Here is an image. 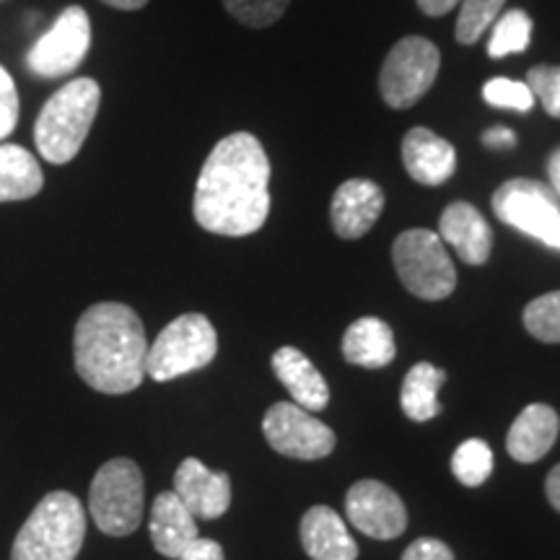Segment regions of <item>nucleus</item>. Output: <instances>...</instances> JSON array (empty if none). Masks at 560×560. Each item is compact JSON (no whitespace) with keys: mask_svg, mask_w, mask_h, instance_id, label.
Masks as SVG:
<instances>
[{"mask_svg":"<svg viewBox=\"0 0 560 560\" xmlns=\"http://www.w3.org/2000/svg\"><path fill=\"white\" fill-rule=\"evenodd\" d=\"M75 371L102 395H128L145 380L143 322L128 304L102 301L79 317L73 335Z\"/></svg>","mask_w":560,"mask_h":560,"instance_id":"f03ea898","label":"nucleus"},{"mask_svg":"<svg viewBox=\"0 0 560 560\" xmlns=\"http://www.w3.org/2000/svg\"><path fill=\"white\" fill-rule=\"evenodd\" d=\"M200 229L219 236H249L270 215V159L252 132H231L202 164L192 200Z\"/></svg>","mask_w":560,"mask_h":560,"instance_id":"f257e3e1","label":"nucleus"},{"mask_svg":"<svg viewBox=\"0 0 560 560\" xmlns=\"http://www.w3.org/2000/svg\"><path fill=\"white\" fill-rule=\"evenodd\" d=\"M416 3L425 16H446V13L457 9L459 0H416Z\"/></svg>","mask_w":560,"mask_h":560,"instance_id":"f704fd0d","label":"nucleus"},{"mask_svg":"<svg viewBox=\"0 0 560 560\" xmlns=\"http://www.w3.org/2000/svg\"><path fill=\"white\" fill-rule=\"evenodd\" d=\"M270 363L278 382L289 389L293 402L310 412H322L327 408V402H330V387H327L325 376L319 374L317 366L299 348L285 346L276 350Z\"/></svg>","mask_w":560,"mask_h":560,"instance_id":"a211bd4d","label":"nucleus"},{"mask_svg":"<svg viewBox=\"0 0 560 560\" xmlns=\"http://www.w3.org/2000/svg\"><path fill=\"white\" fill-rule=\"evenodd\" d=\"M535 96V102L542 104V109L550 117L560 120V66H535L529 68L527 81H524Z\"/></svg>","mask_w":560,"mask_h":560,"instance_id":"c756f323","label":"nucleus"},{"mask_svg":"<svg viewBox=\"0 0 560 560\" xmlns=\"http://www.w3.org/2000/svg\"><path fill=\"white\" fill-rule=\"evenodd\" d=\"M262 433L272 450L291 459H322L335 450L330 425L296 402L272 405L262 418Z\"/></svg>","mask_w":560,"mask_h":560,"instance_id":"9b49d317","label":"nucleus"},{"mask_svg":"<svg viewBox=\"0 0 560 560\" xmlns=\"http://www.w3.org/2000/svg\"><path fill=\"white\" fill-rule=\"evenodd\" d=\"M289 5L291 0H223V9L229 11V16H234L249 30L272 26L278 19H283Z\"/></svg>","mask_w":560,"mask_h":560,"instance_id":"cd10ccee","label":"nucleus"},{"mask_svg":"<svg viewBox=\"0 0 560 560\" xmlns=\"http://www.w3.org/2000/svg\"><path fill=\"white\" fill-rule=\"evenodd\" d=\"M45 187L39 161L21 145H0V202L30 200Z\"/></svg>","mask_w":560,"mask_h":560,"instance_id":"4be33fe9","label":"nucleus"},{"mask_svg":"<svg viewBox=\"0 0 560 560\" xmlns=\"http://www.w3.org/2000/svg\"><path fill=\"white\" fill-rule=\"evenodd\" d=\"M143 472L136 462L117 457L104 462L89 490L91 520L109 537H128L143 522Z\"/></svg>","mask_w":560,"mask_h":560,"instance_id":"39448f33","label":"nucleus"},{"mask_svg":"<svg viewBox=\"0 0 560 560\" xmlns=\"http://www.w3.org/2000/svg\"><path fill=\"white\" fill-rule=\"evenodd\" d=\"M86 540L83 503L68 490L42 499L11 548V560H75Z\"/></svg>","mask_w":560,"mask_h":560,"instance_id":"20e7f679","label":"nucleus"},{"mask_svg":"<svg viewBox=\"0 0 560 560\" xmlns=\"http://www.w3.org/2000/svg\"><path fill=\"white\" fill-rule=\"evenodd\" d=\"M482 143L488 145V149H503V145H514L516 143V136L514 130L509 128H490L486 136H482Z\"/></svg>","mask_w":560,"mask_h":560,"instance_id":"72a5a7b5","label":"nucleus"},{"mask_svg":"<svg viewBox=\"0 0 560 560\" xmlns=\"http://www.w3.org/2000/svg\"><path fill=\"white\" fill-rule=\"evenodd\" d=\"M151 542L164 558L177 560L190 545L198 540V522L190 509L179 501L174 490L159 493L151 506Z\"/></svg>","mask_w":560,"mask_h":560,"instance_id":"f3484780","label":"nucleus"},{"mask_svg":"<svg viewBox=\"0 0 560 560\" xmlns=\"http://www.w3.org/2000/svg\"><path fill=\"white\" fill-rule=\"evenodd\" d=\"M397 278L412 296L423 301L450 299L457 285V270L439 234L429 229L402 231L392 247Z\"/></svg>","mask_w":560,"mask_h":560,"instance_id":"0eeeda50","label":"nucleus"},{"mask_svg":"<svg viewBox=\"0 0 560 560\" xmlns=\"http://www.w3.org/2000/svg\"><path fill=\"white\" fill-rule=\"evenodd\" d=\"M301 545L312 560H355L359 545L353 542L346 522L330 506H312L301 520Z\"/></svg>","mask_w":560,"mask_h":560,"instance_id":"aec40b11","label":"nucleus"},{"mask_svg":"<svg viewBox=\"0 0 560 560\" xmlns=\"http://www.w3.org/2000/svg\"><path fill=\"white\" fill-rule=\"evenodd\" d=\"M482 100L495 109H514V112H529L535 107V96H532L529 86L524 81L514 79H490L482 86Z\"/></svg>","mask_w":560,"mask_h":560,"instance_id":"c85d7f7f","label":"nucleus"},{"mask_svg":"<svg viewBox=\"0 0 560 560\" xmlns=\"http://www.w3.org/2000/svg\"><path fill=\"white\" fill-rule=\"evenodd\" d=\"M219 353V335L206 314H182L149 346L145 376L153 382H172L213 363Z\"/></svg>","mask_w":560,"mask_h":560,"instance_id":"423d86ee","label":"nucleus"},{"mask_svg":"<svg viewBox=\"0 0 560 560\" xmlns=\"http://www.w3.org/2000/svg\"><path fill=\"white\" fill-rule=\"evenodd\" d=\"M402 164L418 185L439 187L457 172V151L429 128H412L402 138Z\"/></svg>","mask_w":560,"mask_h":560,"instance_id":"dca6fc26","label":"nucleus"},{"mask_svg":"<svg viewBox=\"0 0 560 560\" xmlns=\"http://www.w3.org/2000/svg\"><path fill=\"white\" fill-rule=\"evenodd\" d=\"M177 560H226V556H223V548L215 540H202V537H198Z\"/></svg>","mask_w":560,"mask_h":560,"instance_id":"473e14b6","label":"nucleus"},{"mask_svg":"<svg viewBox=\"0 0 560 560\" xmlns=\"http://www.w3.org/2000/svg\"><path fill=\"white\" fill-rule=\"evenodd\" d=\"M441 68V52L431 39L405 37L392 47L380 73L382 100L392 109H410L429 94Z\"/></svg>","mask_w":560,"mask_h":560,"instance_id":"1a4fd4ad","label":"nucleus"},{"mask_svg":"<svg viewBox=\"0 0 560 560\" xmlns=\"http://www.w3.org/2000/svg\"><path fill=\"white\" fill-rule=\"evenodd\" d=\"M91 50V19L81 5H68L55 19L50 32H45L34 42L26 55V66L39 79L55 81L66 79L86 60Z\"/></svg>","mask_w":560,"mask_h":560,"instance_id":"9d476101","label":"nucleus"},{"mask_svg":"<svg viewBox=\"0 0 560 560\" xmlns=\"http://www.w3.org/2000/svg\"><path fill=\"white\" fill-rule=\"evenodd\" d=\"M560 431V418L550 405L535 402L527 405L514 423H511L506 436V450L511 457L522 465H532V462L542 459L545 454L552 450Z\"/></svg>","mask_w":560,"mask_h":560,"instance_id":"6ab92c4d","label":"nucleus"},{"mask_svg":"<svg viewBox=\"0 0 560 560\" xmlns=\"http://www.w3.org/2000/svg\"><path fill=\"white\" fill-rule=\"evenodd\" d=\"M102 107V86L89 75L55 91L34 122V143L47 164H70L86 143Z\"/></svg>","mask_w":560,"mask_h":560,"instance_id":"7ed1b4c3","label":"nucleus"},{"mask_svg":"<svg viewBox=\"0 0 560 560\" xmlns=\"http://www.w3.org/2000/svg\"><path fill=\"white\" fill-rule=\"evenodd\" d=\"M348 522L374 540H397L408 529V511L400 495L380 480H359L346 495Z\"/></svg>","mask_w":560,"mask_h":560,"instance_id":"f8f14e48","label":"nucleus"},{"mask_svg":"<svg viewBox=\"0 0 560 560\" xmlns=\"http://www.w3.org/2000/svg\"><path fill=\"white\" fill-rule=\"evenodd\" d=\"M545 493H548V501L552 503V509L560 514V465H556L545 480Z\"/></svg>","mask_w":560,"mask_h":560,"instance_id":"c9c22d12","label":"nucleus"},{"mask_svg":"<svg viewBox=\"0 0 560 560\" xmlns=\"http://www.w3.org/2000/svg\"><path fill=\"white\" fill-rule=\"evenodd\" d=\"M384 210V192L371 179H348L335 190L330 206L332 231L340 240H361Z\"/></svg>","mask_w":560,"mask_h":560,"instance_id":"4468645a","label":"nucleus"},{"mask_svg":"<svg viewBox=\"0 0 560 560\" xmlns=\"http://www.w3.org/2000/svg\"><path fill=\"white\" fill-rule=\"evenodd\" d=\"M548 177H550V185H552V192L560 198V149H556L550 153L548 159Z\"/></svg>","mask_w":560,"mask_h":560,"instance_id":"e433bc0d","label":"nucleus"},{"mask_svg":"<svg viewBox=\"0 0 560 560\" xmlns=\"http://www.w3.org/2000/svg\"><path fill=\"white\" fill-rule=\"evenodd\" d=\"M532 42V19L527 11L511 9L493 21L488 39V55L493 60H503L509 55L527 52Z\"/></svg>","mask_w":560,"mask_h":560,"instance_id":"b1692460","label":"nucleus"},{"mask_svg":"<svg viewBox=\"0 0 560 560\" xmlns=\"http://www.w3.org/2000/svg\"><path fill=\"white\" fill-rule=\"evenodd\" d=\"M174 493L190 509L195 520H219L231 506L229 475L208 470L195 457H187L174 472Z\"/></svg>","mask_w":560,"mask_h":560,"instance_id":"ddd939ff","label":"nucleus"},{"mask_svg":"<svg viewBox=\"0 0 560 560\" xmlns=\"http://www.w3.org/2000/svg\"><path fill=\"white\" fill-rule=\"evenodd\" d=\"M522 319L532 338L540 342H560V291L529 301Z\"/></svg>","mask_w":560,"mask_h":560,"instance_id":"bb28decb","label":"nucleus"},{"mask_svg":"<svg viewBox=\"0 0 560 560\" xmlns=\"http://www.w3.org/2000/svg\"><path fill=\"white\" fill-rule=\"evenodd\" d=\"M452 472L462 486L478 488L493 472V452L482 439H467L452 457Z\"/></svg>","mask_w":560,"mask_h":560,"instance_id":"393cba45","label":"nucleus"},{"mask_svg":"<svg viewBox=\"0 0 560 560\" xmlns=\"http://www.w3.org/2000/svg\"><path fill=\"white\" fill-rule=\"evenodd\" d=\"M490 206L501 223L560 249V206L552 187L537 179H509L493 192Z\"/></svg>","mask_w":560,"mask_h":560,"instance_id":"6e6552de","label":"nucleus"},{"mask_svg":"<svg viewBox=\"0 0 560 560\" xmlns=\"http://www.w3.org/2000/svg\"><path fill=\"white\" fill-rule=\"evenodd\" d=\"M439 240L457 252L465 265L480 268L490 260L493 249V231L472 202H452L439 219Z\"/></svg>","mask_w":560,"mask_h":560,"instance_id":"2eb2a0df","label":"nucleus"},{"mask_svg":"<svg viewBox=\"0 0 560 560\" xmlns=\"http://www.w3.org/2000/svg\"><path fill=\"white\" fill-rule=\"evenodd\" d=\"M402 560H454V552L436 537H420L402 552Z\"/></svg>","mask_w":560,"mask_h":560,"instance_id":"2f4dec72","label":"nucleus"},{"mask_svg":"<svg viewBox=\"0 0 560 560\" xmlns=\"http://www.w3.org/2000/svg\"><path fill=\"white\" fill-rule=\"evenodd\" d=\"M395 332L380 317H361L342 335V359L361 369H384L395 361Z\"/></svg>","mask_w":560,"mask_h":560,"instance_id":"412c9836","label":"nucleus"},{"mask_svg":"<svg viewBox=\"0 0 560 560\" xmlns=\"http://www.w3.org/2000/svg\"><path fill=\"white\" fill-rule=\"evenodd\" d=\"M446 382V371L436 369L433 363L420 361L405 374L400 405L405 416L416 423H425V420L436 418L441 412L439 405V389Z\"/></svg>","mask_w":560,"mask_h":560,"instance_id":"5701e85b","label":"nucleus"},{"mask_svg":"<svg viewBox=\"0 0 560 560\" xmlns=\"http://www.w3.org/2000/svg\"><path fill=\"white\" fill-rule=\"evenodd\" d=\"M19 122V91L11 73L0 66V140L9 138Z\"/></svg>","mask_w":560,"mask_h":560,"instance_id":"7c9ffc66","label":"nucleus"},{"mask_svg":"<svg viewBox=\"0 0 560 560\" xmlns=\"http://www.w3.org/2000/svg\"><path fill=\"white\" fill-rule=\"evenodd\" d=\"M506 0H459V16H457V37L459 45H475L482 39L493 21L501 16Z\"/></svg>","mask_w":560,"mask_h":560,"instance_id":"a878e982","label":"nucleus"},{"mask_svg":"<svg viewBox=\"0 0 560 560\" xmlns=\"http://www.w3.org/2000/svg\"><path fill=\"white\" fill-rule=\"evenodd\" d=\"M102 3H107L109 9L117 11H140L149 5V0H102Z\"/></svg>","mask_w":560,"mask_h":560,"instance_id":"4c0bfd02","label":"nucleus"}]
</instances>
